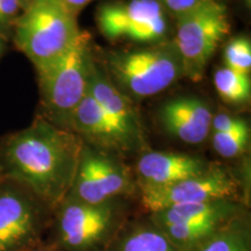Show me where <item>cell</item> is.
<instances>
[{"label": "cell", "mask_w": 251, "mask_h": 251, "mask_svg": "<svg viewBox=\"0 0 251 251\" xmlns=\"http://www.w3.org/2000/svg\"><path fill=\"white\" fill-rule=\"evenodd\" d=\"M21 5L19 0H0V36H4L13 27L20 13Z\"/></svg>", "instance_id": "21"}, {"label": "cell", "mask_w": 251, "mask_h": 251, "mask_svg": "<svg viewBox=\"0 0 251 251\" xmlns=\"http://www.w3.org/2000/svg\"><path fill=\"white\" fill-rule=\"evenodd\" d=\"M213 162L202 157L172 151H147L135 168L137 187L166 186L208 170Z\"/></svg>", "instance_id": "13"}, {"label": "cell", "mask_w": 251, "mask_h": 251, "mask_svg": "<svg viewBox=\"0 0 251 251\" xmlns=\"http://www.w3.org/2000/svg\"><path fill=\"white\" fill-rule=\"evenodd\" d=\"M198 251H251V220L249 212L231 222L225 230Z\"/></svg>", "instance_id": "17"}, {"label": "cell", "mask_w": 251, "mask_h": 251, "mask_svg": "<svg viewBox=\"0 0 251 251\" xmlns=\"http://www.w3.org/2000/svg\"><path fill=\"white\" fill-rule=\"evenodd\" d=\"M90 39L81 31L61 57L36 70L43 118L59 128H71L72 115L89 91Z\"/></svg>", "instance_id": "4"}, {"label": "cell", "mask_w": 251, "mask_h": 251, "mask_svg": "<svg viewBox=\"0 0 251 251\" xmlns=\"http://www.w3.org/2000/svg\"><path fill=\"white\" fill-rule=\"evenodd\" d=\"M69 8H71L75 13H79L81 8L85 7L86 5H89L90 2H92L93 0H62Z\"/></svg>", "instance_id": "23"}, {"label": "cell", "mask_w": 251, "mask_h": 251, "mask_svg": "<svg viewBox=\"0 0 251 251\" xmlns=\"http://www.w3.org/2000/svg\"><path fill=\"white\" fill-rule=\"evenodd\" d=\"M105 251H178L149 215L130 218Z\"/></svg>", "instance_id": "16"}, {"label": "cell", "mask_w": 251, "mask_h": 251, "mask_svg": "<svg viewBox=\"0 0 251 251\" xmlns=\"http://www.w3.org/2000/svg\"><path fill=\"white\" fill-rule=\"evenodd\" d=\"M27 251H54V250H52L51 248L48 246V244H46L45 241H43V242L41 243V244H39V246L31 248V249L27 250Z\"/></svg>", "instance_id": "24"}, {"label": "cell", "mask_w": 251, "mask_h": 251, "mask_svg": "<svg viewBox=\"0 0 251 251\" xmlns=\"http://www.w3.org/2000/svg\"><path fill=\"white\" fill-rule=\"evenodd\" d=\"M97 23L107 39H127L135 42H157L168 30L165 12L158 0H130L103 4Z\"/></svg>", "instance_id": "11"}, {"label": "cell", "mask_w": 251, "mask_h": 251, "mask_svg": "<svg viewBox=\"0 0 251 251\" xmlns=\"http://www.w3.org/2000/svg\"><path fill=\"white\" fill-rule=\"evenodd\" d=\"M71 128L87 146L118 155L129 152L120 134L89 91L72 115Z\"/></svg>", "instance_id": "15"}, {"label": "cell", "mask_w": 251, "mask_h": 251, "mask_svg": "<svg viewBox=\"0 0 251 251\" xmlns=\"http://www.w3.org/2000/svg\"><path fill=\"white\" fill-rule=\"evenodd\" d=\"M139 199L146 213L216 200H237L248 205L246 185L241 176L219 163H213L202 174L166 186L141 187Z\"/></svg>", "instance_id": "7"}, {"label": "cell", "mask_w": 251, "mask_h": 251, "mask_svg": "<svg viewBox=\"0 0 251 251\" xmlns=\"http://www.w3.org/2000/svg\"><path fill=\"white\" fill-rule=\"evenodd\" d=\"M127 201L91 205L65 198L52 211L45 243L54 251H105L131 218Z\"/></svg>", "instance_id": "2"}, {"label": "cell", "mask_w": 251, "mask_h": 251, "mask_svg": "<svg viewBox=\"0 0 251 251\" xmlns=\"http://www.w3.org/2000/svg\"><path fill=\"white\" fill-rule=\"evenodd\" d=\"M87 90L107 115L113 127L120 134L128 151L143 149V130L133 102L99 70L93 61L90 67Z\"/></svg>", "instance_id": "12"}, {"label": "cell", "mask_w": 251, "mask_h": 251, "mask_svg": "<svg viewBox=\"0 0 251 251\" xmlns=\"http://www.w3.org/2000/svg\"><path fill=\"white\" fill-rule=\"evenodd\" d=\"M249 205L237 200L186 203L147 213L178 251H198L249 212Z\"/></svg>", "instance_id": "6"}, {"label": "cell", "mask_w": 251, "mask_h": 251, "mask_svg": "<svg viewBox=\"0 0 251 251\" xmlns=\"http://www.w3.org/2000/svg\"><path fill=\"white\" fill-rule=\"evenodd\" d=\"M174 40L183 59L185 76L197 81L214 55L219 43L230 30L227 8L215 0H207L177 17Z\"/></svg>", "instance_id": "9"}, {"label": "cell", "mask_w": 251, "mask_h": 251, "mask_svg": "<svg viewBox=\"0 0 251 251\" xmlns=\"http://www.w3.org/2000/svg\"><path fill=\"white\" fill-rule=\"evenodd\" d=\"M246 125H248L247 121L243 119L234 118L229 114L221 113V114L213 115L211 129H213V133H226V131L240 129Z\"/></svg>", "instance_id": "22"}, {"label": "cell", "mask_w": 251, "mask_h": 251, "mask_svg": "<svg viewBox=\"0 0 251 251\" xmlns=\"http://www.w3.org/2000/svg\"><path fill=\"white\" fill-rule=\"evenodd\" d=\"M5 51V41H4V37L0 36V57H1L2 54H4Z\"/></svg>", "instance_id": "25"}, {"label": "cell", "mask_w": 251, "mask_h": 251, "mask_svg": "<svg viewBox=\"0 0 251 251\" xmlns=\"http://www.w3.org/2000/svg\"><path fill=\"white\" fill-rule=\"evenodd\" d=\"M13 30L15 46L36 70L61 57L81 33L77 13L62 0H30Z\"/></svg>", "instance_id": "3"}, {"label": "cell", "mask_w": 251, "mask_h": 251, "mask_svg": "<svg viewBox=\"0 0 251 251\" xmlns=\"http://www.w3.org/2000/svg\"><path fill=\"white\" fill-rule=\"evenodd\" d=\"M214 85L219 96L229 103H244L250 99L251 83L249 75L240 74L227 67L214 74Z\"/></svg>", "instance_id": "18"}, {"label": "cell", "mask_w": 251, "mask_h": 251, "mask_svg": "<svg viewBox=\"0 0 251 251\" xmlns=\"http://www.w3.org/2000/svg\"><path fill=\"white\" fill-rule=\"evenodd\" d=\"M250 143V128L246 125L240 129L213 133L212 144L215 152L224 158H238L247 152Z\"/></svg>", "instance_id": "19"}, {"label": "cell", "mask_w": 251, "mask_h": 251, "mask_svg": "<svg viewBox=\"0 0 251 251\" xmlns=\"http://www.w3.org/2000/svg\"><path fill=\"white\" fill-rule=\"evenodd\" d=\"M52 211L23 185L0 183V251H27L45 241Z\"/></svg>", "instance_id": "8"}, {"label": "cell", "mask_w": 251, "mask_h": 251, "mask_svg": "<svg viewBox=\"0 0 251 251\" xmlns=\"http://www.w3.org/2000/svg\"><path fill=\"white\" fill-rule=\"evenodd\" d=\"M213 113L197 98H177L164 103L159 111L164 129L187 144L202 143L211 131Z\"/></svg>", "instance_id": "14"}, {"label": "cell", "mask_w": 251, "mask_h": 251, "mask_svg": "<svg viewBox=\"0 0 251 251\" xmlns=\"http://www.w3.org/2000/svg\"><path fill=\"white\" fill-rule=\"evenodd\" d=\"M106 65L118 89L137 98L161 93L185 76L183 59L174 41L113 52L106 58Z\"/></svg>", "instance_id": "5"}, {"label": "cell", "mask_w": 251, "mask_h": 251, "mask_svg": "<svg viewBox=\"0 0 251 251\" xmlns=\"http://www.w3.org/2000/svg\"><path fill=\"white\" fill-rule=\"evenodd\" d=\"M29 1H30V0H19V2H20V5H21V8H23V9L26 7Z\"/></svg>", "instance_id": "26"}, {"label": "cell", "mask_w": 251, "mask_h": 251, "mask_svg": "<svg viewBox=\"0 0 251 251\" xmlns=\"http://www.w3.org/2000/svg\"><path fill=\"white\" fill-rule=\"evenodd\" d=\"M226 67L240 74L249 75L251 70V45L246 37H236L225 49Z\"/></svg>", "instance_id": "20"}, {"label": "cell", "mask_w": 251, "mask_h": 251, "mask_svg": "<svg viewBox=\"0 0 251 251\" xmlns=\"http://www.w3.org/2000/svg\"><path fill=\"white\" fill-rule=\"evenodd\" d=\"M83 147L76 133L39 117L0 141V169L54 209L70 192Z\"/></svg>", "instance_id": "1"}, {"label": "cell", "mask_w": 251, "mask_h": 251, "mask_svg": "<svg viewBox=\"0 0 251 251\" xmlns=\"http://www.w3.org/2000/svg\"><path fill=\"white\" fill-rule=\"evenodd\" d=\"M139 196L136 178L120 155L84 143L76 176L67 198L98 205Z\"/></svg>", "instance_id": "10"}, {"label": "cell", "mask_w": 251, "mask_h": 251, "mask_svg": "<svg viewBox=\"0 0 251 251\" xmlns=\"http://www.w3.org/2000/svg\"><path fill=\"white\" fill-rule=\"evenodd\" d=\"M4 180V176H2V172H1V169H0V183Z\"/></svg>", "instance_id": "27"}]
</instances>
